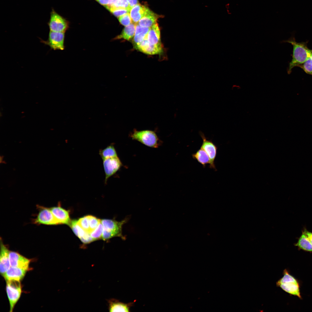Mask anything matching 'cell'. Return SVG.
I'll return each mask as SVG.
<instances>
[{"instance_id":"1","label":"cell","mask_w":312,"mask_h":312,"mask_svg":"<svg viewBox=\"0 0 312 312\" xmlns=\"http://www.w3.org/2000/svg\"><path fill=\"white\" fill-rule=\"evenodd\" d=\"M285 42L291 44L293 47L292 59L287 69V73L290 74L293 68L298 67L309 58L312 53V50L308 48V42H298L294 37H291Z\"/></svg>"},{"instance_id":"2","label":"cell","mask_w":312,"mask_h":312,"mask_svg":"<svg viewBox=\"0 0 312 312\" xmlns=\"http://www.w3.org/2000/svg\"><path fill=\"white\" fill-rule=\"evenodd\" d=\"M283 276L276 283L277 287H280L291 296L302 299L300 292V283L298 280L291 275L286 269L283 270Z\"/></svg>"},{"instance_id":"3","label":"cell","mask_w":312,"mask_h":312,"mask_svg":"<svg viewBox=\"0 0 312 312\" xmlns=\"http://www.w3.org/2000/svg\"><path fill=\"white\" fill-rule=\"evenodd\" d=\"M127 220V218L121 221L114 220H101V223L103 226L102 239L105 240L114 237H118L122 239H124L125 237L122 235V226Z\"/></svg>"},{"instance_id":"4","label":"cell","mask_w":312,"mask_h":312,"mask_svg":"<svg viewBox=\"0 0 312 312\" xmlns=\"http://www.w3.org/2000/svg\"><path fill=\"white\" fill-rule=\"evenodd\" d=\"M129 136L132 139L151 148H157L160 144L161 141L156 133L151 130L134 129L129 134Z\"/></svg>"},{"instance_id":"5","label":"cell","mask_w":312,"mask_h":312,"mask_svg":"<svg viewBox=\"0 0 312 312\" xmlns=\"http://www.w3.org/2000/svg\"><path fill=\"white\" fill-rule=\"evenodd\" d=\"M6 290L10 303V312H12L21 295L22 287L20 281L14 280L6 281Z\"/></svg>"},{"instance_id":"6","label":"cell","mask_w":312,"mask_h":312,"mask_svg":"<svg viewBox=\"0 0 312 312\" xmlns=\"http://www.w3.org/2000/svg\"><path fill=\"white\" fill-rule=\"evenodd\" d=\"M47 24L50 30L55 32H65L68 27V21L53 8L50 12V18Z\"/></svg>"},{"instance_id":"7","label":"cell","mask_w":312,"mask_h":312,"mask_svg":"<svg viewBox=\"0 0 312 312\" xmlns=\"http://www.w3.org/2000/svg\"><path fill=\"white\" fill-rule=\"evenodd\" d=\"M39 212L36 218L34 220L35 224L46 225H56L59 224L50 208L39 206Z\"/></svg>"},{"instance_id":"8","label":"cell","mask_w":312,"mask_h":312,"mask_svg":"<svg viewBox=\"0 0 312 312\" xmlns=\"http://www.w3.org/2000/svg\"><path fill=\"white\" fill-rule=\"evenodd\" d=\"M64 32L50 31L48 39L46 41L40 39V42L49 46L51 49L54 50L64 49Z\"/></svg>"},{"instance_id":"9","label":"cell","mask_w":312,"mask_h":312,"mask_svg":"<svg viewBox=\"0 0 312 312\" xmlns=\"http://www.w3.org/2000/svg\"><path fill=\"white\" fill-rule=\"evenodd\" d=\"M103 165L105 175V183L106 184L109 178L120 169L122 164L117 156L103 160Z\"/></svg>"},{"instance_id":"10","label":"cell","mask_w":312,"mask_h":312,"mask_svg":"<svg viewBox=\"0 0 312 312\" xmlns=\"http://www.w3.org/2000/svg\"><path fill=\"white\" fill-rule=\"evenodd\" d=\"M200 134L203 140L200 148L206 152L209 157L210 168L216 170L214 162L217 155V147L211 141L207 139L203 133L200 132Z\"/></svg>"},{"instance_id":"11","label":"cell","mask_w":312,"mask_h":312,"mask_svg":"<svg viewBox=\"0 0 312 312\" xmlns=\"http://www.w3.org/2000/svg\"><path fill=\"white\" fill-rule=\"evenodd\" d=\"M9 258L11 267L24 269L27 270L29 269L30 259L18 252L10 251Z\"/></svg>"},{"instance_id":"12","label":"cell","mask_w":312,"mask_h":312,"mask_svg":"<svg viewBox=\"0 0 312 312\" xmlns=\"http://www.w3.org/2000/svg\"><path fill=\"white\" fill-rule=\"evenodd\" d=\"M144 53L149 55L159 54L163 51L162 43L156 44H151L148 42L147 36L136 48Z\"/></svg>"},{"instance_id":"13","label":"cell","mask_w":312,"mask_h":312,"mask_svg":"<svg viewBox=\"0 0 312 312\" xmlns=\"http://www.w3.org/2000/svg\"><path fill=\"white\" fill-rule=\"evenodd\" d=\"M77 220H71L69 225L75 234L83 243L86 244L94 241L89 233L83 229L77 223Z\"/></svg>"},{"instance_id":"14","label":"cell","mask_w":312,"mask_h":312,"mask_svg":"<svg viewBox=\"0 0 312 312\" xmlns=\"http://www.w3.org/2000/svg\"><path fill=\"white\" fill-rule=\"evenodd\" d=\"M9 252L7 246L1 240L0 272L2 276L11 267L9 258Z\"/></svg>"},{"instance_id":"15","label":"cell","mask_w":312,"mask_h":312,"mask_svg":"<svg viewBox=\"0 0 312 312\" xmlns=\"http://www.w3.org/2000/svg\"><path fill=\"white\" fill-rule=\"evenodd\" d=\"M50 209L59 224L69 225L71 220L68 211L60 206L53 207Z\"/></svg>"},{"instance_id":"16","label":"cell","mask_w":312,"mask_h":312,"mask_svg":"<svg viewBox=\"0 0 312 312\" xmlns=\"http://www.w3.org/2000/svg\"><path fill=\"white\" fill-rule=\"evenodd\" d=\"M150 10L148 7L139 3L134 6L129 12L132 23L135 24H138L139 21Z\"/></svg>"},{"instance_id":"17","label":"cell","mask_w":312,"mask_h":312,"mask_svg":"<svg viewBox=\"0 0 312 312\" xmlns=\"http://www.w3.org/2000/svg\"><path fill=\"white\" fill-rule=\"evenodd\" d=\"M27 271L24 269L11 266L3 276L6 281L14 280L21 281L25 277Z\"/></svg>"},{"instance_id":"18","label":"cell","mask_w":312,"mask_h":312,"mask_svg":"<svg viewBox=\"0 0 312 312\" xmlns=\"http://www.w3.org/2000/svg\"><path fill=\"white\" fill-rule=\"evenodd\" d=\"M109 312H129L132 303L125 304L113 299L108 301Z\"/></svg>"},{"instance_id":"19","label":"cell","mask_w":312,"mask_h":312,"mask_svg":"<svg viewBox=\"0 0 312 312\" xmlns=\"http://www.w3.org/2000/svg\"><path fill=\"white\" fill-rule=\"evenodd\" d=\"M161 16L155 14L150 10L138 22V24L141 26L150 28L157 22V19Z\"/></svg>"},{"instance_id":"20","label":"cell","mask_w":312,"mask_h":312,"mask_svg":"<svg viewBox=\"0 0 312 312\" xmlns=\"http://www.w3.org/2000/svg\"><path fill=\"white\" fill-rule=\"evenodd\" d=\"M147 38L150 43L156 44L161 43L160 32L157 22L150 27L147 35Z\"/></svg>"},{"instance_id":"21","label":"cell","mask_w":312,"mask_h":312,"mask_svg":"<svg viewBox=\"0 0 312 312\" xmlns=\"http://www.w3.org/2000/svg\"><path fill=\"white\" fill-rule=\"evenodd\" d=\"M302 232L301 235L297 238V242L294 245L298 247L299 250L312 253V244L305 234L303 231Z\"/></svg>"},{"instance_id":"22","label":"cell","mask_w":312,"mask_h":312,"mask_svg":"<svg viewBox=\"0 0 312 312\" xmlns=\"http://www.w3.org/2000/svg\"><path fill=\"white\" fill-rule=\"evenodd\" d=\"M136 25L132 23L125 26L120 34L116 36L115 39H122L128 41L133 39L135 35Z\"/></svg>"},{"instance_id":"23","label":"cell","mask_w":312,"mask_h":312,"mask_svg":"<svg viewBox=\"0 0 312 312\" xmlns=\"http://www.w3.org/2000/svg\"><path fill=\"white\" fill-rule=\"evenodd\" d=\"M193 158L205 167L210 163V159L208 155L206 152L200 148L195 153L192 155Z\"/></svg>"},{"instance_id":"24","label":"cell","mask_w":312,"mask_h":312,"mask_svg":"<svg viewBox=\"0 0 312 312\" xmlns=\"http://www.w3.org/2000/svg\"><path fill=\"white\" fill-rule=\"evenodd\" d=\"M99 154L103 160L118 156L115 148L114 146L112 144L108 146L103 149L100 150Z\"/></svg>"},{"instance_id":"25","label":"cell","mask_w":312,"mask_h":312,"mask_svg":"<svg viewBox=\"0 0 312 312\" xmlns=\"http://www.w3.org/2000/svg\"><path fill=\"white\" fill-rule=\"evenodd\" d=\"M105 7L115 16L118 18L129 13L130 12L128 9L124 8H116L110 5L106 6Z\"/></svg>"},{"instance_id":"26","label":"cell","mask_w":312,"mask_h":312,"mask_svg":"<svg viewBox=\"0 0 312 312\" xmlns=\"http://www.w3.org/2000/svg\"><path fill=\"white\" fill-rule=\"evenodd\" d=\"M298 67L301 68L307 74L312 75V52L309 58Z\"/></svg>"},{"instance_id":"27","label":"cell","mask_w":312,"mask_h":312,"mask_svg":"<svg viewBox=\"0 0 312 312\" xmlns=\"http://www.w3.org/2000/svg\"><path fill=\"white\" fill-rule=\"evenodd\" d=\"M87 216L89 221L90 233L94 230L101 223V220L91 215Z\"/></svg>"},{"instance_id":"28","label":"cell","mask_w":312,"mask_h":312,"mask_svg":"<svg viewBox=\"0 0 312 312\" xmlns=\"http://www.w3.org/2000/svg\"><path fill=\"white\" fill-rule=\"evenodd\" d=\"M103 226L101 222L96 228L90 233V235L94 241L102 238Z\"/></svg>"},{"instance_id":"29","label":"cell","mask_w":312,"mask_h":312,"mask_svg":"<svg viewBox=\"0 0 312 312\" xmlns=\"http://www.w3.org/2000/svg\"><path fill=\"white\" fill-rule=\"evenodd\" d=\"M77 223L83 229L90 234V231L88 216L79 218L77 220Z\"/></svg>"},{"instance_id":"30","label":"cell","mask_w":312,"mask_h":312,"mask_svg":"<svg viewBox=\"0 0 312 312\" xmlns=\"http://www.w3.org/2000/svg\"><path fill=\"white\" fill-rule=\"evenodd\" d=\"M147 34L144 33H140L135 35L133 39V44L135 49H136L147 36Z\"/></svg>"},{"instance_id":"31","label":"cell","mask_w":312,"mask_h":312,"mask_svg":"<svg viewBox=\"0 0 312 312\" xmlns=\"http://www.w3.org/2000/svg\"><path fill=\"white\" fill-rule=\"evenodd\" d=\"M120 23L122 25L126 26L132 23V19L129 13H128L118 18Z\"/></svg>"},{"instance_id":"32","label":"cell","mask_w":312,"mask_h":312,"mask_svg":"<svg viewBox=\"0 0 312 312\" xmlns=\"http://www.w3.org/2000/svg\"><path fill=\"white\" fill-rule=\"evenodd\" d=\"M105 7L111 5L114 0H95Z\"/></svg>"},{"instance_id":"33","label":"cell","mask_w":312,"mask_h":312,"mask_svg":"<svg viewBox=\"0 0 312 312\" xmlns=\"http://www.w3.org/2000/svg\"><path fill=\"white\" fill-rule=\"evenodd\" d=\"M302 231L305 234L312 244V232L308 231L305 227H303Z\"/></svg>"},{"instance_id":"34","label":"cell","mask_w":312,"mask_h":312,"mask_svg":"<svg viewBox=\"0 0 312 312\" xmlns=\"http://www.w3.org/2000/svg\"><path fill=\"white\" fill-rule=\"evenodd\" d=\"M129 3V9H131L134 6L139 3L138 0H128Z\"/></svg>"}]
</instances>
